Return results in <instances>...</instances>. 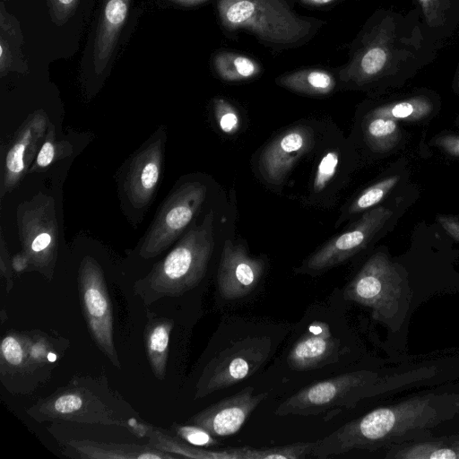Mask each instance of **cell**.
<instances>
[{"mask_svg": "<svg viewBox=\"0 0 459 459\" xmlns=\"http://www.w3.org/2000/svg\"><path fill=\"white\" fill-rule=\"evenodd\" d=\"M392 214L393 212L384 206L366 211L354 225L308 256L296 272L317 275L343 263L362 250Z\"/></svg>", "mask_w": 459, "mask_h": 459, "instance_id": "9", "label": "cell"}, {"mask_svg": "<svg viewBox=\"0 0 459 459\" xmlns=\"http://www.w3.org/2000/svg\"><path fill=\"white\" fill-rule=\"evenodd\" d=\"M48 117L43 111L30 115L10 144L4 163L1 197L12 191L29 169L39 144L48 131Z\"/></svg>", "mask_w": 459, "mask_h": 459, "instance_id": "16", "label": "cell"}, {"mask_svg": "<svg viewBox=\"0 0 459 459\" xmlns=\"http://www.w3.org/2000/svg\"><path fill=\"white\" fill-rule=\"evenodd\" d=\"M11 264L16 272H22L30 265V260L26 254L22 251L13 258Z\"/></svg>", "mask_w": 459, "mask_h": 459, "instance_id": "37", "label": "cell"}, {"mask_svg": "<svg viewBox=\"0 0 459 459\" xmlns=\"http://www.w3.org/2000/svg\"><path fill=\"white\" fill-rule=\"evenodd\" d=\"M171 1L177 2L178 4H185V5H191V4H197V3L201 2V1H204V0H171Z\"/></svg>", "mask_w": 459, "mask_h": 459, "instance_id": "40", "label": "cell"}, {"mask_svg": "<svg viewBox=\"0 0 459 459\" xmlns=\"http://www.w3.org/2000/svg\"><path fill=\"white\" fill-rule=\"evenodd\" d=\"M407 281L388 256L371 255L344 290V299L369 307L373 317L389 325L409 302Z\"/></svg>", "mask_w": 459, "mask_h": 459, "instance_id": "5", "label": "cell"}, {"mask_svg": "<svg viewBox=\"0 0 459 459\" xmlns=\"http://www.w3.org/2000/svg\"><path fill=\"white\" fill-rule=\"evenodd\" d=\"M67 148L68 147H65L64 144L58 148L54 126L49 125L44 142L37 153L34 165L30 171L47 169L55 160L64 157L66 153L65 149Z\"/></svg>", "mask_w": 459, "mask_h": 459, "instance_id": "32", "label": "cell"}, {"mask_svg": "<svg viewBox=\"0 0 459 459\" xmlns=\"http://www.w3.org/2000/svg\"><path fill=\"white\" fill-rule=\"evenodd\" d=\"M174 431L181 439L195 446H215L217 440L209 431L197 425H175Z\"/></svg>", "mask_w": 459, "mask_h": 459, "instance_id": "33", "label": "cell"}, {"mask_svg": "<svg viewBox=\"0 0 459 459\" xmlns=\"http://www.w3.org/2000/svg\"><path fill=\"white\" fill-rule=\"evenodd\" d=\"M316 133L312 126L300 124L280 134L261 152L258 169L271 185H281L298 160L315 145Z\"/></svg>", "mask_w": 459, "mask_h": 459, "instance_id": "13", "label": "cell"}, {"mask_svg": "<svg viewBox=\"0 0 459 459\" xmlns=\"http://www.w3.org/2000/svg\"><path fill=\"white\" fill-rule=\"evenodd\" d=\"M1 368L6 370H22L27 366L25 337L17 333H9L1 342Z\"/></svg>", "mask_w": 459, "mask_h": 459, "instance_id": "30", "label": "cell"}, {"mask_svg": "<svg viewBox=\"0 0 459 459\" xmlns=\"http://www.w3.org/2000/svg\"><path fill=\"white\" fill-rule=\"evenodd\" d=\"M162 140L156 139L133 159L125 189L135 208L146 206L156 191L162 164Z\"/></svg>", "mask_w": 459, "mask_h": 459, "instance_id": "17", "label": "cell"}, {"mask_svg": "<svg viewBox=\"0 0 459 459\" xmlns=\"http://www.w3.org/2000/svg\"><path fill=\"white\" fill-rule=\"evenodd\" d=\"M303 4L314 7L327 6L342 0H298Z\"/></svg>", "mask_w": 459, "mask_h": 459, "instance_id": "38", "label": "cell"}, {"mask_svg": "<svg viewBox=\"0 0 459 459\" xmlns=\"http://www.w3.org/2000/svg\"><path fill=\"white\" fill-rule=\"evenodd\" d=\"M218 75L227 82H242L256 76L260 65L248 56L232 52H221L213 60Z\"/></svg>", "mask_w": 459, "mask_h": 459, "instance_id": "27", "label": "cell"}, {"mask_svg": "<svg viewBox=\"0 0 459 459\" xmlns=\"http://www.w3.org/2000/svg\"><path fill=\"white\" fill-rule=\"evenodd\" d=\"M213 213H207L150 273L134 284V293L145 305L178 297L199 284L214 247Z\"/></svg>", "mask_w": 459, "mask_h": 459, "instance_id": "3", "label": "cell"}, {"mask_svg": "<svg viewBox=\"0 0 459 459\" xmlns=\"http://www.w3.org/2000/svg\"><path fill=\"white\" fill-rule=\"evenodd\" d=\"M431 37L442 47L459 27V0H414Z\"/></svg>", "mask_w": 459, "mask_h": 459, "instance_id": "20", "label": "cell"}, {"mask_svg": "<svg viewBox=\"0 0 459 459\" xmlns=\"http://www.w3.org/2000/svg\"><path fill=\"white\" fill-rule=\"evenodd\" d=\"M385 458L459 459V434L394 445L387 451Z\"/></svg>", "mask_w": 459, "mask_h": 459, "instance_id": "22", "label": "cell"}, {"mask_svg": "<svg viewBox=\"0 0 459 459\" xmlns=\"http://www.w3.org/2000/svg\"><path fill=\"white\" fill-rule=\"evenodd\" d=\"M362 129L367 144L377 152L390 151L401 138V130L396 120L369 113L364 118Z\"/></svg>", "mask_w": 459, "mask_h": 459, "instance_id": "26", "label": "cell"}, {"mask_svg": "<svg viewBox=\"0 0 459 459\" xmlns=\"http://www.w3.org/2000/svg\"><path fill=\"white\" fill-rule=\"evenodd\" d=\"M0 267H1L2 276L6 279L7 287H9V289H11L12 285H13V281H12V278H11L12 274H11V269H10V264H9V261H8V253L5 248V245H4L3 237H1V265H0Z\"/></svg>", "mask_w": 459, "mask_h": 459, "instance_id": "36", "label": "cell"}, {"mask_svg": "<svg viewBox=\"0 0 459 459\" xmlns=\"http://www.w3.org/2000/svg\"><path fill=\"white\" fill-rule=\"evenodd\" d=\"M453 88L455 91L459 94V63L457 65L455 74L454 76Z\"/></svg>", "mask_w": 459, "mask_h": 459, "instance_id": "39", "label": "cell"}, {"mask_svg": "<svg viewBox=\"0 0 459 459\" xmlns=\"http://www.w3.org/2000/svg\"><path fill=\"white\" fill-rule=\"evenodd\" d=\"M267 395V392L254 394V388L247 386L201 411L190 421L205 429L214 437L233 435L240 429L251 412Z\"/></svg>", "mask_w": 459, "mask_h": 459, "instance_id": "15", "label": "cell"}, {"mask_svg": "<svg viewBox=\"0 0 459 459\" xmlns=\"http://www.w3.org/2000/svg\"><path fill=\"white\" fill-rule=\"evenodd\" d=\"M28 412L38 420H65L86 423L126 425L114 417V411L85 387L68 388L48 397Z\"/></svg>", "mask_w": 459, "mask_h": 459, "instance_id": "12", "label": "cell"}, {"mask_svg": "<svg viewBox=\"0 0 459 459\" xmlns=\"http://www.w3.org/2000/svg\"><path fill=\"white\" fill-rule=\"evenodd\" d=\"M264 268V261L250 256L244 246L225 241L217 274L220 293L226 299L247 295L259 282Z\"/></svg>", "mask_w": 459, "mask_h": 459, "instance_id": "14", "label": "cell"}, {"mask_svg": "<svg viewBox=\"0 0 459 459\" xmlns=\"http://www.w3.org/2000/svg\"><path fill=\"white\" fill-rule=\"evenodd\" d=\"M17 221L23 252L33 269L51 279L57 257L58 228L54 201L39 195L21 204Z\"/></svg>", "mask_w": 459, "mask_h": 459, "instance_id": "6", "label": "cell"}, {"mask_svg": "<svg viewBox=\"0 0 459 459\" xmlns=\"http://www.w3.org/2000/svg\"><path fill=\"white\" fill-rule=\"evenodd\" d=\"M218 14L229 30H247L261 42L288 48L312 34L311 21L297 15L283 0H218Z\"/></svg>", "mask_w": 459, "mask_h": 459, "instance_id": "4", "label": "cell"}, {"mask_svg": "<svg viewBox=\"0 0 459 459\" xmlns=\"http://www.w3.org/2000/svg\"><path fill=\"white\" fill-rule=\"evenodd\" d=\"M199 182L182 185L162 204L139 250L144 258H153L167 249L184 231L206 196Z\"/></svg>", "mask_w": 459, "mask_h": 459, "instance_id": "8", "label": "cell"}, {"mask_svg": "<svg viewBox=\"0 0 459 459\" xmlns=\"http://www.w3.org/2000/svg\"><path fill=\"white\" fill-rule=\"evenodd\" d=\"M433 143L449 155L459 157V135L443 134L436 137Z\"/></svg>", "mask_w": 459, "mask_h": 459, "instance_id": "34", "label": "cell"}, {"mask_svg": "<svg viewBox=\"0 0 459 459\" xmlns=\"http://www.w3.org/2000/svg\"><path fill=\"white\" fill-rule=\"evenodd\" d=\"M399 177L392 176L384 178L377 183L370 186L363 190L349 205L345 214H343L339 221H343L346 216L365 212L371 209L373 206L379 204L387 194L398 183Z\"/></svg>", "mask_w": 459, "mask_h": 459, "instance_id": "28", "label": "cell"}, {"mask_svg": "<svg viewBox=\"0 0 459 459\" xmlns=\"http://www.w3.org/2000/svg\"><path fill=\"white\" fill-rule=\"evenodd\" d=\"M267 339H245L233 345L205 369L197 385L196 397L229 387L252 375L269 355Z\"/></svg>", "mask_w": 459, "mask_h": 459, "instance_id": "10", "label": "cell"}, {"mask_svg": "<svg viewBox=\"0 0 459 459\" xmlns=\"http://www.w3.org/2000/svg\"><path fill=\"white\" fill-rule=\"evenodd\" d=\"M68 446L81 458L94 459H171L176 456L154 446L127 444H105L90 440H72Z\"/></svg>", "mask_w": 459, "mask_h": 459, "instance_id": "21", "label": "cell"}, {"mask_svg": "<svg viewBox=\"0 0 459 459\" xmlns=\"http://www.w3.org/2000/svg\"><path fill=\"white\" fill-rule=\"evenodd\" d=\"M375 374L356 371L339 375L307 386L282 402L277 415L316 414L345 402L349 394L372 381Z\"/></svg>", "mask_w": 459, "mask_h": 459, "instance_id": "11", "label": "cell"}, {"mask_svg": "<svg viewBox=\"0 0 459 459\" xmlns=\"http://www.w3.org/2000/svg\"><path fill=\"white\" fill-rule=\"evenodd\" d=\"M173 325L171 319L150 317L146 326L147 356L154 376L160 380H163L166 375L169 336Z\"/></svg>", "mask_w": 459, "mask_h": 459, "instance_id": "23", "label": "cell"}, {"mask_svg": "<svg viewBox=\"0 0 459 459\" xmlns=\"http://www.w3.org/2000/svg\"><path fill=\"white\" fill-rule=\"evenodd\" d=\"M79 0H50L54 15L58 22L65 21L75 9Z\"/></svg>", "mask_w": 459, "mask_h": 459, "instance_id": "35", "label": "cell"}, {"mask_svg": "<svg viewBox=\"0 0 459 459\" xmlns=\"http://www.w3.org/2000/svg\"><path fill=\"white\" fill-rule=\"evenodd\" d=\"M342 165L341 152L331 148L325 152L317 164L313 179V193L319 195L325 192L336 178Z\"/></svg>", "mask_w": 459, "mask_h": 459, "instance_id": "29", "label": "cell"}, {"mask_svg": "<svg viewBox=\"0 0 459 459\" xmlns=\"http://www.w3.org/2000/svg\"><path fill=\"white\" fill-rule=\"evenodd\" d=\"M459 412V394H427L377 408L315 442L311 455L326 458L420 438Z\"/></svg>", "mask_w": 459, "mask_h": 459, "instance_id": "2", "label": "cell"}, {"mask_svg": "<svg viewBox=\"0 0 459 459\" xmlns=\"http://www.w3.org/2000/svg\"><path fill=\"white\" fill-rule=\"evenodd\" d=\"M131 0H104L92 48L94 72L101 74L108 66L120 30L126 20Z\"/></svg>", "mask_w": 459, "mask_h": 459, "instance_id": "18", "label": "cell"}, {"mask_svg": "<svg viewBox=\"0 0 459 459\" xmlns=\"http://www.w3.org/2000/svg\"><path fill=\"white\" fill-rule=\"evenodd\" d=\"M338 346L328 325L317 323L293 345L288 362L297 370L311 369L332 359L338 351Z\"/></svg>", "mask_w": 459, "mask_h": 459, "instance_id": "19", "label": "cell"}, {"mask_svg": "<svg viewBox=\"0 0 459 459\" xmlns=\"http://www.w3.org/2000/svg\"><path fill=\"white\" fill-rule=\"evenodd\" d=\"M275 82L290 91L310 96L330 94L336 86L335 78L328 71L308 68L283 74Z\"/></svg>", "mask_w": 459, "mask_h": 459, "instance_id": "24", "label": "cell"}, {"mask_svg": "<svg viewBox=\"0 0 459 459\" xmlns=\"http://www.w3.org/2000/svg\"><path fill=\"white\" fill-rule=\"evenodd\" d=\"M78 287L83 315L95 343L110 362L120 368L114 342L112 306L103 272L95 259L85 256L80 264Z\"/></svg>", "mask_w": 459, "mask_h": 459, "instance_id": "7", "label": "cell"}, {"mask_svg": "<svg viewBox=\"0 0 459 459\" xmlns=\"http://www.w3.org/2000/svg\"><path fill=\"white\" fill-rule=\"evenodd\" d=\"M213 112L216 123L222 133L230 135L238 133L241 126V117L232 104L225 99L217 98L213 101Z\"/></svg>", "mask_w": 459, "mask_h": 459, "instance_id": "31", "label": "cell"}, {"mask_svg": "<svg viewBox=\"0 0 459 459\" xmlns=\"http://www.w3.org/2000/svg\"><path fill=\"white\" fill-rule=\"evenodd\" d=\"M441 48L417 7L408 12L379 8L353 42L340 78L359 90L398 85L432 63Z\"/></svg>", "mask_w": 459, "mask_h": 459, "instance_id": "1", "label": "cell"}, {"mask_svg": "<svg viewBox=\"0 0 459 459\" xmlns=\"http://www.w3.org/2000/svg\"><path fill=\"white\" fill-rule=\"evenodd\" d=\"M434 102L427 93H415L379 105L368 113L394 120L419 121L432 113Z\"/></svg>", "mask_w": 459, "mask_h": 459, "instance_id": "25", "label": "cell"}]
</instances>
